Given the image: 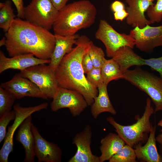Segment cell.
<instances>
[{"instance_id": "cell-7", "label": "cell", "mask_w": 162, "mask_h": 162, "mask_svg": "<svg viewBox=\"0 0 162 162\" xmlns=\"http://www.w3.org/2000/svg\"><path fill=\"white\" fill-rule=\"evenodd\" d=\"M20 74L35 84L48 98L53 99L59 87L55 72L46 64L31 67Z\"/></svg>"}, {"instance_id": "cell-26", "label": "cell", "mask_w": 162, "mask_h": 162, "mask_svg": "<svg viewBox=\"0 0 162 162\" xmlns=\"http://www.w3.org/2000/svg\"><path fill=\"white\" fill-rule=\"evenodd\" d=\"M16 99L14 94L0 86V117L11 110Z\"/></svg>"}, {"instance_id": "cell-13", "label": "cell", "mask_w": 162, "mask_h": 162, "mask_svg": "<svg viewBox=\"0 0 162 162\" xmlns=\"http://www.w3.org/2000/svg\"><path fill=\"white\" fill-rule=\"evenodd\" d=\"M0 86L14 94L17 99L26 97L48 99L35 84L22 76L20 73L16 74L10 80L1 83Z\"/></svg>"}, {"instance_id": "cell-34", "label": "cell", "mask_w": 162, "mask_h": 162, "mask_svg": "<svg viewBox=\"0 0 162 162\" xmlns=\"http://www.w3.org/2000/svg\"><path fill=\"white\" fill-rule=\"evenodd\" d=\"M114 19L116 21H122L128 15L126 9H124L121 11L114 13Z\"/></svg>"}, {"instance_id": "cell-24", "label": "cell", "mask_w": 162, "mask_h": 162, "mask_svg": "<svg viewBox=\"0 0 162 162\" xmlns=\"http://www.w3.org/2000/svg\"><path fill=\"white\" fill-rule=\"evenodd\" d=\"M11 1L0 3V28L6 32L16 18Z\"/></svg>"}, {"instance_id": "cell-38", "label": "cell", "mask_w": 162, "mask_h": 162, "mask_svg": "<svg viewBox=\"0 0 162 162\" xmlns=\"http://www.w3.org/2000/svg\"><path fill=\"white\" fill-rule=\"evenodd\" d=\"M158 125L160 126L162 128V129L160 130V132H162V118L158 123Z\"/></svg>"}, {"instance_id": "cell-10", "label": "cell", "mask_w": 162, "mask_h": 162, "mask_svg": "<svg viewBox=\"0 0 162 162\" xmlns=\"http://www.w3.org/2000/svg\"><path fill=\"white\" fill-rule=\"evenodd\" d=\"M50 105L52 110L56 112L68 108L74 117L80 115L88 105L83 96L78 92L59 87Z\"/></svg>"}, {"instance_id": "cell-19", "label": "cell", "mask_w": 162, "mask_h": 162, "mask_svg": "<svg viewBox=\"0 0 162 162\" xmlns=\"http://www.w3.org/2000/svg\"><path fill=\"white\" fill-rule=\"evenodd\" d=\"M55 35V46L50 58V62L48 65L55 72L63 58L72 50L73 46L74 44H75L79 35L76 34L67 36Z\"/></svg>"}, {"instance_id": "cell-30", "label": "cell", "mask_w": 162, "mask_h": 162, "mask_svg": "<svg viewBox=\"0 0 162 162\" xmlns=\"http://www.w3.org/2000/svg\"><path fill=\"white\" fill-rule=\"evenodd\" d=\"M86 74V78L88 81L97 88L104 83L101 74V68L94 67Z\"/></svg>"}, {"instance_id": "cell-12", "label": "cell", "mask_w": 162, "mask_h": 162, "mask_svg": "<svg viewBox=\"0 0 162 162\" xmlns=\"http://www.w3.org/2000/svg\"><path fill=\"white\" fill-rule=\"evenodd\" d=\"M130 33L134 39L135 46L141 51L148 52L162 46V25L155 27L147 25L142 28L136 27Z\"/></svg>"}, {"instance_id": "cell-21", "label": "cell", "mask_w": 162, "mask_h": 162, "mask_svg": "<svg viewBox=\"0 0 162 162\" xmlns=\"http://www.w3.org/2000/svg\"><path fill=\"white\" fill-rule=\"evenodd\" d=\"M100 149L101 153L99 157L100 162L110 159L126 144L124 140L117 134L110 133L102 139Z\"/></svg>"}, {"instance_id": "cell-23", "label": "cell", "mask_w": 162, "mask_h": 162, "mask_svg": "<svg viewBox=\"0 0 162 162\" xmlns=\"http://www.w3.org/2000/svg\"><path fill=\"white\" fill-rule=\"evenodd\" d=\"M103 82L108 85L112 80L123 79L124 73L118 64L113 58L107 60L101 68Z\"/></svg>"}, {"instance_id": "cell-29", "label": "cell", "mask_w": 162, "mask_h": 162, "mask_svg": "<svg viewBox=\"0 0 162 162\" xmlns=\"http://www.w3.org/2000/svg\"><path fill=\"white\" fill-rule=\"evenodd\" d=\"M16 117L15 111L11 110L0 117V143L4 140L7 132L6 128L10 121L14 120Z\"/></svg>"}, {"instance_id": "cell-32", "label": "cell", "mask_w": 162, "mask_h": 162, "mask_svg": "<svg viewBox=\"0 0 162 162\" xmlns=\"http://www.w3.org/2000/svg\"><path fill=\"white\" fill-rule=\"evenodd\" d=\"M14 4L17 11L18 18L24 19V8L23 0H11Z\"/></svg>"}, {"instance_id": "cell-31", "label": "cell", "mask_w": 162, "mask_h": 162, "mask_svg": "<svg viewBox=\"0 0 162 162\" xmlns=\"http://www.w3.org/2000/svg\"><path fill=\"white\" fill-rule=\"evenodd\" d=\"M82 64L84 73L86 74L94 68L88 51L84 56L82 60Z\"/></svg>"}, {"instance_id": "cell-14", "label": "cell", "mask_w": 162, "mask_h": 162, "mask_svg": "<svg viewBox=\"0 0 162 162\" xmlns=\"http://www.w3.org/2000/svg\"><path fill=\"white\" fill-rule=\"evenodd\" d=\"M92 136L91 128L89 125L75 135L73 143L76 146L77 150L69 162H100L99 157L94 155L91 150Z\"/></svg>"}, {"instance_id": "cell-22", "label": "cell", "mask_w": 162, "mask_h": 162, "mask_svg": "<svg viewBox=\"0 0 162 162\" xmlns=\"http://www.w3.org/2000/svg\"><path fill=\"white\" fill-rule=\"evenodd\" d=\"M107 85L103 83L98 88V93L91 105V112L94 119L101 113L107 112L116 115V112L110 99L107 90Z\"/></svg>"}, {"instance_id": "cell-17", "label": "cell", "mask_w": 162, "mask_h": 162, "mask_svg": "<svg viewBox=\"0 0 162 162\" xmlns=\"http://www.w3.org/2000/svg\"><path fill=\"white\" fill-rule=\"evenodd\" d=\"M50 61V59L44 60L38 58L32 54H22L8 58L1 50L0 74L9 69L21 71L33 66L49 64Z\"/></svg>"}, {"instance_id": "cell-36", "label": "cell", "mask_w": 162, "mask_h": 162, "mask_svg": "<svg viewBox=\"0 0 162 162\" xmlns=\"http://www.w3.org/2000/svg\"><path fill=\"white\" fill-rule=\"evenodd\" d=\"M156 141L161 145H162V132L156 137Z\"/></svg>"}, {"instance_id": "cell-15", "label": "cell", "mask_w": 162, "mask_h": 162, "mask_svg": "<svg viewBox=\"0 0 162 162\" xmlns=\"http://www.w3.org/2000/svg\"><path fill=\"white\" fill-rule=\"evenodd\" d=\"M32 130L35 141V155L38 162H61L62 152L60 147L56 144L44 139L33 124Z\"/></svg>"}, {"instance_id": "cell-3", "label": "cell", "mask_w": 162, "mask_h": 162, "mask_svg": "<svg viewBox=\"0 0 162 162\" xmlns=\"http://www.w3.org/2000/svg\"><path fill=\"white\" fill-rule=\"evenodd\" d=\"M97 10L88 0H80L66 4L59 10L53 25L54 34L64 36L76 34L94 22Z\"/></svg>"}, {"instance_id": "cell-8", "label": "cell", "mask_w": 162, "mask_h": 162, "mask_svg": "<svg viewBox=\"0 0 162 162\" xmlns=\"http://www.w3.org/2000/svg\"><path fill=\"white\" fill-rule=\"evenodd\" d=\"M58 11L50 0H31L24 7V19L49 30Z\"/></svg>"}, {"instance_id": "cell-27", "label": "cell", "mask_w": 162, "mask_h": 162, "mask_svg": "<svg viewBox=\"0 0 162 162\" xmlns=\"http://www.w3.org/2000/svg\"><path fill=\"white\" fill-rule=\"evenodd\" d=\"M88 52L94 67L101 68L106 60L103 50L93 43L89 48Z\"/></svg>"}, {"instance_id": "cell-28", "label": "cell", "mask_w": 162, "mask_h": 162, "mask_svg": "<svg viewBox=\"0 0 162 162\" xmlns=\"http://www.w3.org/2000/svg\"><path fill=\"white\" fill-rule=\"evenodd\" d=\"M146 11L151 24L160 22L162 20V0H157L156 3L150 6Z\"/></svg>"}, {"instance_id": "cell-35", "label": "cell", "mask_w": 162, "mask_h": 162, "mask_svg": "<svg viewBox=\"0 0 162 162\" xmlns=\"http://www.w3.org/2000/svg\"><path fill=\"white\" fill-rule=\"evenodd\" d=\"M54 6L58 10L66 4L69 0H50Z\"/></svg>"}, {"instance_id": "cell-39", "label": "cell", "mask_w": 162, "mask_h": 162, "mask_svg": "<svg viewBox=\"0 0 162 162\" xmlns=\"http://www.w3.org/2000/svg\"><path fill=\"white\" fill-rule=\"evenodd\" d=\"M161 146L160 147V151H161V152L162 153V145H161Z\"/></svg>"}, {"instance_id": "cell-37", "label": "cell", "mask_w": 162, "mask_h": 162, "mask_svg": "<svg viewBox=\"0 0 162 162\" xmlns=\"http://www.w3.org/2000/svg\"><path fill=\"white\" fill-rule=\"evenodd\" d=\"M6 39L5 37H4L0 41V46H4L6 44Z\"/></svg>"}, {"instance_id": "cell-25", "label": "cell", "mask_w": 162, "mask_h": 162, "mask_svg": "<svg viewBox=\"0 0 162 162\" xmlns=\"http://www.w3.org/2000/svg\"><path fill=\"white\" fill-rule=\"evenodd\" d=\"M136 156L134 149L126 144L109 160V162H136Z\"/></svg>"}, {"instance_id": "cell-1", "label": "cell", "mask_w": 162, "mask_h": 162, "mask_svg": "<svg viewBox=\"0 0 162 162\" xmlns=\"http://www.w3.org/2000/svg\"><path fill=\"white\" fill-rule=\"evenodd\" d=\"M4 36L5 46L11 57L32 54L41 59H50L55 45V34L18 17L14 20Z\"/></svg>"}, {"instance_id": "cell-16", "label": "cell", "mask_w": 162, "mask_h": 162, "mask_svg": "<svg viewBox=\"0 0 162 162\" xmlns=\"http://www.w3.org/2000/svg\"><path fill=\"white\" fill-rule=\"evenodd\" d=\"M154 0H125L128 6L126 10L128 13L126 18V23L133 28L138 27L140 28L151 23L146 18L145 12L149 7L154 4Z\"/></svg>"}, {"instance_id": "cell-6", "label": "cell", "mask_w": 162, "mask_h": 162, "mask_svg": "<svg viewBox=\"0 0 162 162\" xmlns=\"http://www.w3.org/2000/svg\"><path fill=\"white\" fill-rule=\"evenodd\" d=\"M95 36L104 45L108 57H113L122 47L128 46L133 49L135 46L134 39L131 34L118 33L104 20H100Z\"/></svg>"}, {"instance_id": "cell-20", "label": "cell", "mask_w": 162, "mask_h": 162, "mask_svg": "<svg viewBox=\"0 0 162 162\" xmlns=\"http://www.w3.org/2000/svg\"><path fill=\"white\" fill-rule=\"evenodd\" d=\"M156 126H152L148 139L143 146L139 143L134 147L136 158L146 162H162V155L157 150L155 134Z\"/></svg>"}, {"instance_id": "cell-4", "label": "cell", "mask_w": 162, "mask_h": 162, "mask_svg": "<svg viewBox=\"0 0 162 162\" xmlns=\"http://www.w3.org/2000/svg\"><path fill=\"white\" fill-rule=\"evenodd\" d=\"M154 113L150 98L146 100L145 111L142 116L136 118V122L128 125L118 124L112 116L106 118L107 121L115 129L117 133L124 140L126 144L134 147L139 143H144L147 141L151 131L152 124L150 119Z\"/></svg>"}, {"instance_id": "cell-5", "label": "cell", "mask_w": 162, "mask_h": 162, "mask_svg": "<svg viewBox=\"0 0 162 162\" xmlns=\"http://www.w3.org/2000/svg\"><path fill=\"white\" fill-rule=\"evenodd\" d=\"M123 79L146 93L154 104V113L162 110V80L160 78L136 66L124 73Z\"/></svg>"}, {"instance_id": "cell-33", "label": "cell", "mask_w": 162, "mask_h": 162, "mask_svg": "<svg viewBox=\"0 0 162 162\" xmlns=\"http://www.w3.org/2000/svg\"><path fill=\"white\" fill-rule=\"evenodd\" d=\"M111 8L114 13L125 9V6L122 2L116 0L113 2L111 4Z\"/></svg>"}, {"instance_id": "cell-18", "label": "cell", "mask_w": 162, "mask_h": 162, "mask_svg": "<svg viewBox=\"0 0 162 162\" xmlns=\"http://www.w3.org/2000/svg\"><path fill=\"white\" fill-rule=\"evenodd\" d=\"M32 115H30L19 126L16 137V140L22 144L24 148V162H34L35 141L32 130Z\"/></svg>"}, {"instance_id": "cell-11", "label": "cell", "mask_w": 162, "mask_h": 162, "mask_svg": "<svg viewBox=\"0 0 162 162\" xmlns=\"http://www.w3.org/2000/svg\"><path fill=\"white\" fill-rule=\"evenodd\" d=\"M112 58L118 64L124 73L133 66L146 65L158 72L162 80V56L144 59L136 53L132 48L125 46L120 48Z\"/></svg>"}, {"instance_id": "cell-9", "label": "cell", "mask_w": 162, "mask_h": 162, "mask_svg": "<svg viewBox=\"0 0 162 162\" xmlns=\"http://www.w3.org/2000/svg\"><path fill=\"white\" fill-rule=\"evenodd\" d=\"M48 106L47 103L28 107H22L19 103L14 106L16 117L13 124L8 128L3 144L0 150V162H8L9 155L13 150L14 134L18 127L29 116L35 112L46 109Z\"/></svg>"}, {"instance_id": "cell-2", "label": "cell", "mask_w": 162, "mask_h": 162, "mask_svg": "<svg viewBox=\"0 0 162 162\" xmlns=\"http://www.w3.org/2000/svg\"><path fill=\"white\" fill-rule=\"evenodd\" d=\"M93 42L86 36H79L76 46L64 56L55 71L60 87L76 91L91 106L98 93V88L90 83L84 75L82 62Z\"/></svg>"}]
</instances>
